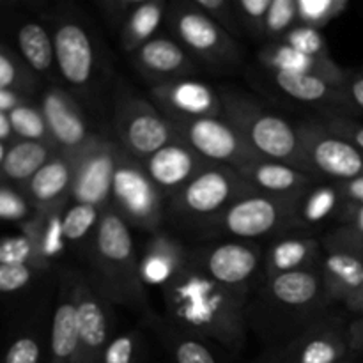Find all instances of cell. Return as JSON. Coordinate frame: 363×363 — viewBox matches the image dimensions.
Here are the masks:
<instances>
[{
    "label": "cell",
    "instance_id": "cell-16",
    "mask_svg": "<svg viewBox=\"0 0 363 363\" xmlns=\"http://www.w3.org/2000/svg\"><path fill=\"white\" fill-rule=\"evenodd\" d=\"M71 277L80 335V363H101L103 353L113 339L112 303L99 293L87 275L71 273Z\"/></svg>",
    "mask_w": 363,
    "mask_h": 363
},
{
    "label": "cell",
    "instance_id": "cell-10",
    "mask_svg": "<svg viewBox=\"0 0 363 363\" xmlns=\"http://www.w3.org/2000/svg\"><path fill=\"white\" fill-rule=\"evenodd\" d=\"M167 121L174 128L177 140L194 149L208 163L241 169L255 160H261L223 117Z\"/></svg>",
    "mask_w": 363,
    "mask_h": 363
},
{
    "label": "cell",
    "instance_id": "cell-45",
    "mask_svg": "<svg viewBox=\"0 0 363 363\" xmlns=\"http://www.w3.org/2000/svg\"><path fill=\"white\" fill-rule=\"evenodd\" d=\"M35 213V211H34ZM32 206L23 195L11 188L0 186V220L7 222H27L34 216Z\"/></svg>",
    "mask_w": 363,
    "mask_h": 363
},
{
    "label": "cell",
    "instance_id": "cell-50",
    "mask_svg": "<svg viewBox=\"0 0 363 363\" xmlns=\"http://www.w3.org/2000/svg\"><path fill=\"white\" fill-rule=\"evenodd\" d=\"M325 124L328 131H332L337 137L346 138L353 145H357L360 151H363V124L357 123V121L350 119L346 116H333L330 117Z\"/></svg>",
    "mask_w": 363,
    "mask_h": 363
},
{
    "label": "cell",
    "instance_id": "cell-52",
    "mask_svg": "<svg viewBox=\"0 0 363 363\" xmlns=\"http://www.w3.org/2000/svg\"><path fill=\"white\" fill-rule=\"evenodd\" d=\"M344 204H363V177L339 183Z\"/></svg>",
    "mask_w": 363,
    "mask_h": 363
},
{
    "label": "cell",
    "instance_id": "cell-23",
    "mask_svg": "<svg viewBox=\"0 0 363 363\" xmlns=\"http://www.w3.org/2000/svg\"><path fill=\"white\" fill-rule=\"evenodd\" d=\"M50 363H80V335L71 273L62 277L59 286L50 335Z\"/></svg>",
    "mask_w": 363,
    "mask_h": 363
},
{
    "label": "cell",
    "instance_id": "cell-32",
    "mask_svg": "<svg viewBox=\"0 0 363 363\" xmlns=\"http://www.w3.org/2000/svg\"><path fill=\"white\" fill-rule=\"evenodd\" d=\"M53 149H55L53 145L45 144V142L20 140L7 149L6 160L0 170L7 179L16 181V183H28L41 170V167L55 155Z\"/></svg>",
    "mask_w": 363,
    "mask_h": 363
},
{
    "label": "cell",
    "instance_id": "cell-39",
    "mask_svg": "<svg viewBox=\"0 0 363 363\" xmlns=\"http://www.w3.org/2000/svg\"><path fill=\"white\" fill-rule=\"evenodd\" d=\"M0 264H28L35 269L48 268L43 262L32 238L25 233L0 238Z\"/></svg>",
    "mask_w": 363,
    "mask_h": 363
},
{
    "label": "cell",
    "instance_id": "cell-60",
    "mask_svg": "<svg viewBox=\"0 0 363 363\" xmlns=\"http://www.w3.org/2000/svg\"><path fill=\"white\" fill-rule=\"evenodd\" d=\"M354 357H357V354H354ZM354 357H351L350 360H346V362H342V363H354Z\"/></svg>",
    "mask_w": 363,
    "mask_h": 363
},
{
    "label": "cell",
    "instance_id": "cell-27",
    "mask_svg": "<svg viewBox=\"0 0 363 363\" xmlns=\"http://www.w3.org/2000/svg\"><path fill=\"white\" fill-rule=\"evenodd\" d=\"M315 272L332 303H346L363 286V259L335 248H323Z\"/></svg>",
    "mask_w": 363,
    "mask_h": 363
},
{
    "label": "cell",
    "instance_id": "cell-29",
    "mask_svg": "<svg viewBox=\"0 0 363 363\" xmlns=\"http://www.w3.org/2000/svg\"><path fill=\"white\" fill-rule=\"evenodd\" d=\"M67 206H57L50 209H38L30 220L23 222L21 233L32 238L43 262H50L62 257L67 250V241L62 229V215Z\"/></svg>",
    "mask_w": 363,
    "mask_h": 363
},
{
    "label": "cell",
    "instance_id": "cell-4",
    "mask_svg": "<svg viewBox=\"0 0 363 363\" xmlns=\"http://www.w3.org/2000/svg\"><path fill=\"white\" fill-rule=\"evenodd\" d=\"M332 305L321 277L315 269L308 272L284 273L273 279L262 280L259 286L255 312L264 314L272 311V321L261 333L279 332L280 325H289L294 328V335L328 314Z\"/></svg>",
    "mask_w": 363,
    "mask_h": 363
},
{
    "label": "cell",
    "instance_id": "cell-18",
    "mask_svg": "<svg viewBox=\"0 0 363 363\" xmlns=\"http://www.w3.org/2000/svg\"><path fill=\"white\" fill-rule=\"evenodd\" d=\"M41 112L53 145L64 155H78L94 137L80 106L62 89L53 87L43 94Z\"/></svg>",
    "mask_w": 363,
    "mask_h": 363
},
{
    "label": "cell",
    "instance_id": "cell-46",
    "mask_svg": "<svg viewBox=\"0 0 363 363\" xmlns=\"http://www.w3.org/2000/svg\"><path fill=\"white\" fill-rule=\"evenodd\" d=\"M30 74L21 69L18 60L9 52L0 48V89L14 91V89L30 87Z\"/></svg>",
    "mask_w": 363,
    "mask_h": 363
},
{
    "label": "cell",
    "instance_id": "cell-20",
    "mask_svg": "<svg viewBox=\"0 0 363 363\" xmlns=\"http://www.w3.org/2000/svg\"><path fill=\"white\" fill-rule=\"evenodd\" d=\"M131 62L140 74L155 85L186 78L194 73L191 55L174 38L156 35L131 55Z\"/></svg>",
    "mask_w": 363,
    "mask_h": 363
},
{
    "label": "cell",
    "instance_id": "cell-7",
    "mask_svg": "<svg viewBox=\"0 0 363 363\" xmlns=\"http://www.w3.org/2000/svg\"><path fill=\"white\" fill-rule=\"evenodd\" d=\"M165 199L145 174L144 165L121 147L110 204L131 229L158 234L165 222Z\"/></svg>",
    "mask_w": 363,
    "mask_h": 363
},
{
    "label": "cell",
    "instance_id": "cell-47",
    "mask_svg": "<svg viewBox=\"0 0 363 363\" xmlns=\"http://www.w3.org/2000/svg\"><path fill=\"white\" fill-rule=\"evenodd\" d=\"M34 266L0 264V293L11 294L25 289L34 279Z\"/></svg>",
    "mask_w": 363,
    "mask_h": 363
},
{
    "label": "cell",
    "instance_id": "cell-17",
    "mask_svg": "<svg viewBox=\"0 0 363 363\" xmlns=\"http://www.w3.org/2000/svg\"><path fill=\"white\" fill-rule=\"evenodd\" d=\"M155 106L167 119H201L222 117L223 105L220 92L211 85L190 78L163 82L151 89Z\"/></svg>",
    "mask_w": 363,
    "mask_h": 363
},
{
    "label": "cell",
    "instance_id": "cell-21",
    "mask_svg": "<svg viewBox=\"0 0 363 363\" xmlns=\"http://www.w3.org/2000/svg\"><path fill=\"white\" fill-rule=\"evenodd\" d=\"M323 255V243L312 236L275 238L262 252V280L284 275V273L308 272L318 268Z\"/></svg>",
    "mask_w": 363,
    "mask_h": 363
},
{
    "label": "cell",
    "instance_id": "cell-34",
    "mask_svg": "<svg viewBox=\"0 0 363 363\" xmlns=\"http://www.w3.org/2000/svg\"><path fill=\"white\" fill-rule=\"evenodd\" d=\"M162 326L160 333L172 354L174 363H218L206 339L179 330L170 323Z\"/></svg>",
    "mask_w": 363,
    "mask_h": 363
},
{
    "label": "cell",
    "instance_id": "cell-42",
    "mask_svg": "<svg viewBox=\"0 0 363 363\" xmlns=\"http://www.w3.org/2000/svg\"><path fill=\"white\" fill-rule=\"evenodd\" d=\"M190 2L201 13H204L215 23H218L223 30L229 32L234 39L240 38L243 28H241L236 11L233 7V0H190Z\"/></svg>",
    "mask_w": 363,
    "mask_h": 363
},
{
    "label": "cell",
    "instance_id": "cell-44",
    "mask_svg": "<svg viewBox=\"0 0 363 363\" xmlns=\"http://www.w3.org/2000/svg\"><path fill=\"white\" fill-rule=\"evenodd\" d=\"M323 248H335V250L350 252L363 259V230L354 227L340 225L337 229L330 230L321 240Z\"/></svg>",
    "mask_w": 363,
    "mask_h": 363
},
{
    "label": "cell",
    "instance_id": "cell-53",
    "mask_svg": "<svg viewBox=\"0 0 363 363\" xmlns=\"http://www.w3.org/2000/svg\"><path fill=\"white\" fill-rule=\"evenodd\" d=\"M347 340H350L351 353L363 354V315L347 325Z\"/></svg>",
    "mask_w": 363,
    "mask_h": 363
},
{
    "label": "cell",
    "instance_id": "cell-31",
    "mask_svg": "<svg viewBox=\"0 0 363 363\" xmlns=\"http://www.w3.org/2000/svg\"><path fill=\"white\" fill-rule=\"evenodd\" d=\"M344 201L340 195L339 183H321L314 184L305 190L298 204V223L300 229L319 227L332 216L339 215Z\"/></svg>",
    "mask_w": 363,
    "mask_h": 363
},
{
    "label": "cell",
    "instance_id": "cell-36",
    "mask_svg": "<svg viewBox=\"0 0 363 363\" xmlns=\"http://www.w3.org/2000/svg\"><path fill=\"white\" fill-rule=\"evenodd\" d=\"M7 117H9L13 133H16L21 140L45 142V144L53 145L48 126H46L45 116H43L41 110L21 103L16 108L11 110V112L7 113ZM53 147H55V145H53Z\"/></svg>",
    "mask_w": 363,
    "mask_h": 363
},
{
    "label": "cell",
    "instance_id": "cell-56",
    "mask_svg": "<svg viewBox=\"0 0 363 363\" xmlns=\"http://www.w3.org/2000/svg\"><path fill=\"white\" fill-rule=\"evenodd\" d=\"M344 307H346L350 312L363 315V286L350 298V300L346 301V303H344Z\"/></svg>",
    "mask_w": 363,
    "mask_h": 363
},
{
    "label": "cell",
    "instance_id": "cell-25",
    "mask_svg": "<svg viewBox=\"0 0 363 363\" xmlns=\"http://www.w3.org/2000/svg\"><path fill=\"white\" fill-rule=\"evenodd\" d=\"M73 177V156L55 151V155L27 183V194L34 206V211L69 204Z\"/></svg>",
    "mask_w": 363,
    "mask_h": 363
},
{
    "label": "cell",
    "instance_id": "cell-38",
    "mask_svg": "<svg viewBox=\"0 0 363 363\" xmlns=\"http://www.w3.org/2000/svg\"><path fill=\"white\" fill-rule=\"evenodd\" d=\"M347 7V0H298V23L319 30L332 20L342 16Z\"/></svg>",
    "mask_w": 363,
    "mask_h": 363
},
{
    "label": "cell",
    "instance_id": "cell-19",
    "mask_svg": "<svg viewBox=\"0 0 363 363\" xmlns=\"http://www.w3.org/2000/svg\"><path fill=\"white\" fill-rule=\"evenodd\" d=\"M142 165L152 184L169 202L181 188L186 186L208 165V162L186 144L174 140L149 156L145 162H142Z\"/></svg>",
    "mask_w": 363,
    "mask_h": 363
},
{
    "label": "cell",
    "instance_id": "cell-26",
    "mask_svg": "<svg viewBox=\"0 0 363 363\" xmlns=\"http://www.w3.org/2000/svg\"><path fill=\"white\" fill-rule=\"evenodd\" d=\"M259 62L266 71H280V73H298V74H315L332 84L346 87L350 74L337 66L333 59H315V57L305 55L284 43H272L266 45L259 52Z\"/></svg>",
    "mask_w": 363,
    "mask_h": 363
},
{
    "label": "cell",
    "instance_id": "cell-13",
    "mask_svg": "<svg viewBox=\"0 0 363 363\" xmlns=\"http://www.w3.org/2000/svg\"><path fill=\"white\" fill-rule=\"evenodd\" d=\"M121 145L101 135H94L78 155H74V177L71 202L105 209L112 197V183L119 162Z\"/></svg>",
    "mask_w": 363,
    "mask_h": 363
},
{
    "label": "cell",
    "instance_id": "cell-48",
    "mask_svg": "<svg viewBox=\"0 0 363 363\" xmlns=\"http://www.w3.org/2000/svg\"><path fill=\"white\" fill-rule=\"evenodd\" d=\"M142 4V0H103L99 2V9H101L103 16H105L106 23L113 28V30H123L124 23L128 18L131 16L135 9Z\"/></svg>",
    "mask_w": 363,
    "mask_h": 363
},
{
    "label": "cell",
    "instance_id": "cell-33",
    "mask_svg": "<svg viewBox=\"0 0 363 363\" xmlns=\"http://www.w3.org/2000/svg\"><path fill=\"white\" fill-rule=\"evenodd\" d=\"M18 46L21 57L32 71L39 74L52 71L55 62V48H53V38L45 25L38 21H27L21 25L18 30Z\"/></svg>",
    "mask_w": 363,
    "mask_h": 363
},
{
    "label": "cell",
    "instance_id": "cell-55",
    "mask_svg": "<svg viewBox=\"0 0 363 363\" xmlns=\"http://www.w3.org/2000/svg\"><path fill=\"white\" fill-rule=\"evenodd\" d=\"M21 98L18 92L14 91H4V89H0V112L4 113H9L11 110L16 108L18 105H21Z\"/></svg>",
    "mask_w": 363,
    "mask_h": 363
},
{
    "label": "cell",
    "instance_id": "cell-9",
    "mask_svg": "<svg viewBox=\"0 0 363 363\" xmlns=\"http://www.w3.org/2000/svg\"><path fill=\"white\" fill-rule=\"evenodd\" d=\"M113 126L123 151L140 163L177 140L174 128L152 103L128 92L117 98Z\"/></svg>",
    "mask_w": 363,
    "mask_h": 363
},
{
    "label": "cell",
    "instance_id": "cell-40",
    "mask_svg": "<svg viewBox=\"0 0 363 363\" xmlns=\"http://www.w3.org/2000/svg\"><path fill=\"white\" fill-rule=\"evenodd\" d=\"M144 353V337L138 330L117 333L106 346L101 363H140Z\"/></svg>",
    "mask_w": 363,
    "mask_h": 363
},
{
    "label": "cell",
    "instance_id": "cell-43",
    "mask_svg": "<svg viewBox=\"0 0 363 363\" xmlns=\"http://www.w3.org/2000/svg\"><path fill=\"white\" fill-rule=\"evenodd\" d=\"M272 0H233V7L243 30L254 38L261 39L262 25L268 14Z\"/></svg>",
    "mask_w": 363,
    "mask_h": 363
},
{
    "label": "cell",
    "instance_id": "cell-54",
    "mask_svg": "<svg viewBox=\"0 0 363 363\" xmlns=\"http://www.w3.org/2000/svg\"><path fill=\"white\" fill-rule=\"evenodd\" d=\"M346 92L350 101L363 110V74H354V77L350 74L346 82Z\"/></svg>",
    "mask_w": 363,
    "mask_h": 363
},
{
    "label": "cell",
    "instance_id": "cell-37",
    "mask_svg": "<svg viewBox=\"0 0 363 363\" xmlns=\"http://www.w3.org/2000/svg\"><path fill=\"white\" fill-rule=\"evenodd\" d=\"M298 0H272L268 14L262 25V41H268L266 45L279 43L293 30L298 25Z\"/></svg>",
    "mask_w": 363,
    "mask_h": 363
},
{
    "label": "cell",
    "instance_id": "cell-59",
    "mask_svg": "<svg viewBox=\"0 0 363 363\" xmlns=\"http://www.w3.org/2000/svg\"><path fill=\"white\" fill-rule=\"evenodd\" d=\"M259 363H277V358H275V354H273V357L264 358V360H261Z\"/></svg>",
    "mask_w": 363,
    "mask_h": 363
},
{
    "label": "cell",
    "instance_id": "cell-35",
    "mask_svg": "<svg viewBox=\"0 0 363 363\" xmlns=\"http://www.w3.org/2000/svg\"><path fill=\"white\" fill-rule=\"evenodd\" d=\"M101 213L103 209L96 208V206L69 202L62 215V229L67 245L85 243L89 247L96 229H98Z\"/></svg>",
    "mask_w": 363,
    "mask_h": 363
},
{
    "label": "cell",
    "instance_id": "cell-12",
    "mask_svg": "<svg viewBox=\"0 0 363 363\" xmlns=\"http://www.w3.org/2000/svg\"><path fill=\"white\" fill-rule=\"evenodd\" d=\"M201 268L220 286L245 294L250 300L255 279L262 273V252L248 241L227 240L194 250Z\"/></svg>",
    "mask_w": 363,
    "mask_h": 363
},
{
    "label": "cell",
    "instance_id": "cell-22",
    "mask_svg": "<svg viewBox=\"0 0 363 363\" xmlns=\"http://www.w3.org/2000/svg\"><path fill=\"white\" fill-rule=\"evenodd\" d=\"M190 250L179 240L167 234H155L140 255V279L145 287L163 291L177 279L186 266Z\"/></svg>",
    "mask_w": 363,
    "mask_h": 363
},
{
    "label": "cell",
    "instance_id": "cell-51",
    "mask_svg": "<svg viewBox=\"0 0 363 363\" xmlns=\"http://www.w3.org/2000/svg\"><path fill=\"white\" fill-rule=\"evenodd\" d=\"M337 218H339L340 225L363 230V204H342Z\"/></svg>",
    "mask_w": 363,
    "mask_h": 363
},
{
    "label": "cell",
    "instance_id": "cell-28",
    "mask_svg": "<svg viewBox=\"0 0 363 363\" xmlns=\"http://www.w3.org/2000/svg\"><path fill=\"white\" fill-rule=\"evenodd\" d=\"M273 78L277 89L293 98L294 101L311 103V105L325 106H347L351 105L347 98L346 87L332 84L315 74H298V73H280V71H268Z\"/></svg>",
    "mask_w": 363,
    "mask_h": 363
},
{
    "label": "cell",
    "instance_id": "cell-41",
    "mask_svg": "<svg viewBox=\"0 0 363 363\" xmlns=\"http://www.w3.org/2000/svg\"><path fill=\"white\" fill-rule=\"evenodd\" d=\"M279 43H284V45L291 46V48L298 50V52L305 53V55L315 57V59H330L328 45H326V39L323 38L321 30L307 27V25L298 23Z\"/></svg>",
    "mask_w": 363,
    "mask_h": 363
},
{
    "label": "cell",
    "instance_id": "cell-24",
    "mask_svg": "<svg viewBox=\"0 0 363 363\" xmlns=\"http://www.w3.org/2000/svg\"><path fill=\"white\" fill-rule=\"evenodd\" d=\"M238 170L255 191L279 197L298 195L323 181L296 167L275 160H255Z\"/></svg>",
    "mask_w": 363,
    "mask_h": 363
},
{
    "label": "cell",
    "instance_id": "cell-15",
    "mask_svg": "<svg viewBox=\"0 0 363 363\" xmlns=\"http://www.w3.org/2000/svg\"><path fill=\"white\" fill-rule=\"evenodd\" d=\"M354 357L347 325L335 314H325L301 330L275 354L277 363H342Z\"/></svg>",
    "mask_w": 363,
    "mask_h": 363
},
{
    "label": "cell",
    "instance_id": "cell-6",
    "mask_svg": "<svg viewBox=\"0 0 363 363\" xmlns=\"http://www.w3.org/2000/svg\"><path fill=\"white\" fill-rule=\"evenodd\" d=\"M303 194V191H301ZM301 194L279 197V195L252 191L229 206L208 230L229 236L238 241H257L272 236H282L298 223V204Z\"/></svg>",
    "mask_w": 363,
    "mask_h": 363
},
{
    "label": "cell",
    "instance_id": "cell-1",
    "mask_svg": "<svg viewBox=\"0 0 363 363\" xmlns=\"http://www.w3.org/2000/svg\"><path fill=\"white\" fill-rule=\"evenodd\" d=\"M170 325L238 351L247 340L248 296L220 286L201 268L190 250L186 266L162 291Z\"/></svg>",
    "mask_w": 363,
    "mask_h": 363
},
{
    "label": "cell",
    "instance_id": "cell-14",
    "mask_svg": "<svg viewBox=\"0 0 363 363\" xmlns=\"http://www.w3.org/2000/svg\"><path fill=\"white\" fill-rule=\"evenodd\" d=\"M55 64L66 84L85 91L98 69V52L91 30L78 14H62L53 28Z\"/></svg>",
    "mask_w": 363,
    "mask_h": 363
},
{
    "label": "cell",
    "instance_id": "cell-3",
    "mask_svg": "<svg viewBox=\"0 0 363 363\" xmlns=\"http://www.w3.org/2000/svg\"><path fill=\"white\" fill-rule=\"evenodd\" d=\"M220 98L223 105L222 117L233 124L259 158L275 160L307 172L298 126L264 110L243 92L225 91L220 92Z\"/></svg>",
    "mask_w": 363,
    "mask_h": 363
},
{
    "label": "cell",
    "instance_id": "cell-49",
    "mask_svg": "<svg viewBox=\"0 0 363 363\" xmlns=\"http://www.w3.org/2000/svg\"><path fill=\"white\" fill-rule=\"evenodd\" d=\"M41 360V346L39 340L32 335L18 337L7 350L4 363H39Z\"/></svg>",
    "mask_w": 363,
    "mask_h": 363
},
{
    "label": "cell",
    "instance_id": "cell-5",
    "mask_svg": "<svg viewBox=\"0 0 363 363\" xmlns=\"http://www.w3.org/2000/svg\"><path fill=\"white\" fill-rule=\"evenodd\" d=\"M252 191L238 169L208 163L170 199L169 211L177 222L208 229L233 202Z\"/></svg>",
    "mask_w": 363,
    "mask_h": 363
},
{
    "label": "cell",
    "instance_id": "cell-57",
    "mask_svg": "<svg viewBox=\"0 0 363 363\" xmlns=\"http://www.w3.org/2000/svg\"><path fill=\"white\" fill-rule=\"evenodd\" d=\"M11 135H13V128H11L9 117H7V113L0 112V142L11 138Z\"/></svg>",
    "mask_w": 363,
    "mask_h": 363
},
{
    "label": "cell",
    "instance_id": "cell-58",
    "mask_svg": "<svg viewBox=\"0 0 363 363\" xmlns=\"http://www.w3.org/2000/svg\"><path fill=\"white\" fill-rule=\"evenodd\" d=\"M6 155H7L6 145H4L2 142H0V169H2V163H4V160H6Z\"/></svg>",
    "mask_w": 363,
    "mask_h": 363
},
{
    "label": "cell",
    "instance_id": "cell-2",
    "mask_svg": "<svg viewBox=\"0 0 363 363\" xmlns=\"http://www.w3.org/2000/svg\"><path fill=\"white\" fill-rule=\"evenodd\" d=\"M91 282L110 303L147 307V293L140 279V255L135 248L131 227L112 204L106 206L98 229L87 247Z\"/></svg>",
    "mask_w": 363,
    "mask_h": 363
},
{
    "label": "cell",
    "instance_id": "cell-11",
    "mask_svg": "<svg viewBox=\"0 0 363 363\" xmlns=\"http://www.w3.org/2000/svg\"><path fill=\"white\" fill-rule=\"evenodd\" d=\"M298 133L303 151L305 170L319 179L335 183L363 177V151L328 131L323 123L298 124Z\"/></svg>",
    "mask_w": 363,
    "mask_h": 363
},
{
    "label": "cell",
    "instance_id": "cell-8",
    "mask_svg": "<svg viewBox=\"0 0 363 363\" xmlns=\"http://www.w3.org/2000/svg\"><path fill=\"white\" fill-rule=\"evenodd\" d=\"M167 25L176 41L190 55L213 67H230L241 62V50L236 39L218 23L194 7L190 0L169 6Z\"/></svg>",
    "mask_w": 363,
    "mask_h": 363
},
{
    "label": "cell",
    "instance_id": "cell-30",
    "mask_svg": "<svg viewBox=\"0 0 363 363\" xmlns=\"http://www.w3.org/2000/svg\"><path fill=\"white\" fill-rule=\"evenodd\" d=\"M169 4L163 0H142L140 6L131 13L123 30L119 32L121 48L128 55H133L140 46L156 38L163 18H167Z\"/></svg>",
    "mask_w": 363,
    "mask_h": 363
}]
</instances>
